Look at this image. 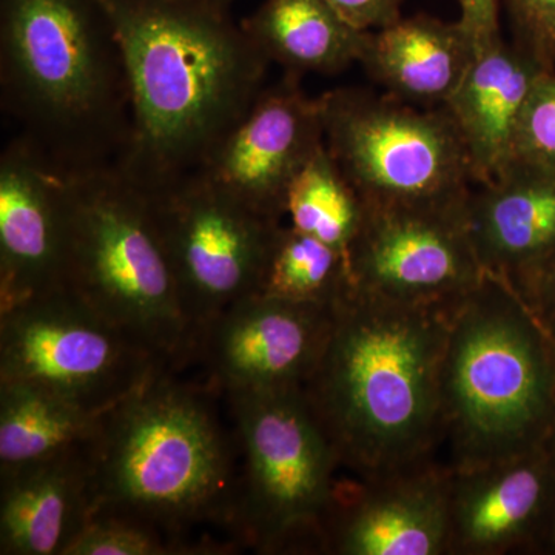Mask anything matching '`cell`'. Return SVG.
I'll return each instance as SVG.
<instances>
[{
	"instance_id": "cell-26",
	"label": "cell",
	"mask_w": 555,
	"mask_h": 555,
	"mask_svg": "<svg viewBox=\"0 0 555 555\" xmlns=\"http://www.w3.org/2000/svg\"><path fill=\"white\" fill-rule=\"evenodd\" d=\"M511 163L555 173V69L545 73L532 90Z\"/></svg>"
},
{
	"instance_id": "cell-11",
	"label": "cell",
	"mask_w": 555,
	"mask_h": 555,
	"mask_svg": "<svg viewBox=\"0 0 555 555\" xmlns=\"http://www.w3.org/2000/svg\"><path fill=\"white\" fill-rule=\"evenodd\" d=\"M366 207L347 255L357 291L401 305L451 306L483 281L466 210Z\"/></svg>"
},
{
	"instance_id": "cell-29",
	"label": "cell",
	"mask_w": 555,
	"mask_h": 555,
	"mask_svg": "<svg viewBox=\"0 0 555 555\" xmlns=\"http://www.w3.org/2000/svg\"><path fill=\"white\" fill-rule=\"evenodd\" d=\"M460 7L459 24L469 35L477 51L488 49L503 39L500 27L502 0H456Z\"/></svg>"
},
{
	"instance_id": "cell-19",
	"label": "cell",
	"mask_w": 555,
	"mask_h": 555,
	"mask_svg": "<svg viewBox=\"0 0 555 555\" xmlns=\"http://www.w3.org/2000/svg\"><path fill=\"white\" fill-rule=\"evenodd\" d=\"M466 229L481 266L511 278L555 254V173L511 163L476 185Z\"/></svg>"
},
{
	"instance_id": "cell-18",
	"label": "cell",
	"mask_w": 555,
	"mask_h": 555,
	"mask_svg": "<svg viewBox=\"0 0 555 555\" xmlns=\"http://www.w3.org/2000/svg\"><path fill=\"white\" fill-rule=\"evenodd\" d=\"M91 514L89 447L0 473L2 555H65Z\"/></svg>"
},
{
	"instance_id": "cell-16",
	"label": "cell",
	"mask_w": 555,
	"mask_h": 555,
	"mask_svg": "<svg viewBox=\"0 0 555 555\" xmlns=\"http://www.w3.org/2000/svg\"><path fill=\"white\" fill-rule=\"evenodd\" d=\"M554 495L555 455L546 447L452 470L448 555L542 554Z\"/></svg>"
},
{
	"instance_id": "cell-27",
	"label": "cell",
	"mask_w": 555,
	"mask_h": 555,
	"mask_svg": "<svg viewBox=\"0 0 555 555\" xmlns=\"http://www.w3.org/2000/svg\"><path fill=\"white\" fill-rule=\"evenodd\" d=\"M514 42L555 68V0H505Z\"/></svg>"
},
{
	"instance_id": "cell-20",
	"label": "cell",
	"mask_w": 555,
	"mask_h": 555,
	"mask_svg": "<svg viewBox=\"0 0 555 555\" xmlns=\"http://www.w3.org/2000/svg\"><path fill=\"white\" fill-rule=\"evenodd\" d=\"M476 54L459 21L415 14L367 31L358 64L383 93L415 107L440 108L459 89Z\"/></svg>"
},
{
	"instance_id": "cell-31",
	"label": "cell",
	"mask_w": 555,
	"mask_h": 555,
	"mask_svg": "<svg viewBox=\"0 0 555 555\" xmlns=\"http://www.w3.org/2000/svg\"><path fill=\"white\" fill-rule=\"evenodd\" d=\"M542 554L555 555V495L551 507L550 524H547L545 539H543Z\"/></svg>"
},
{
	"instance_id": "cell-5",
	"label": "cell",
	"mask_w": 555,
	"mask_h": 555,
	"mask_svg": "<svg viewBox=\"0 0 555 555\" xmlns=\"http://www.w3.org/2000/svg\"><path fill=\"white\" fill-rule=\"evenodd\" d=\"M555 346L505 278L486 273L449 318L440 367V444L452 470L546 447Z\"/></svg>"
},
{
	"instance_id": "cell-15",
	"label": "cell",
	"mask_w": 555,
	"mask_h": 555,
	"mask_svg": "<svg viewBox=\"0 0 555 555\" xmlns=\"http://www.w3.org/2000/svg\"><path fill=\"white\" fill-rule=\"evenodd\" d=\"M451 476L430 459L339 481L320 554L448 555Z\"/></svg>"
},
{
	"instance_id": "cell-22",
	"label": "cell",
	"mask_w": 555,
	"mask_h": 555,
	"mask_svg": "<svg viewBox=\"0 0 555 555\" xmlns=\"http://www.w3.org/2000/svg\"><path fill=\"white\" fill-rule=\"evenodd\" d=\"M105 414L30 383L0 382V473L90 447Z\"/></svg>"
},
{
	"instance_id": "cell-23",
	"label": "cell",
	"mask_w": 555,
	"mask_h": 555,
	"mask_svg": "<svg viewBox=\"0 0 555 555\" xmlns=\"http://www.w3.org/2000/svg\"><path fill=\"white\" fill-rule=\"evenodd\" d=\"M366 208V201L339 169L326 144L287 190L288 225L337 248L346 258L363 225Z\"/></svg>"
},
{
	"instance_id": "cell-21",
	"label": "cell",
	"mask_w": 555,
	"mask_h": 555,
	"mask_svg": "<svg viewBox=\"0 0 555 555\" xmlns=\"http://www.w3.org/2000/svg\"><path fill=\"white\" fill-rule=\"evenodd\" d=\"M241 25L270 64L297 78L337 75L358 64L367 35L327 0H264Z\"/></svg>"
},
{
	"instance_id": "cell-1",
	"label": "cell",
	"mask_w": 555,
	"mask_h": 555,
	"mask_svg": "<svg viewBox=\"0 0 555 555\" xmlns=\"http://www.w3.org/2000/svg\"><path fill=\"white\" fill-rule=\"evenodd\" d=\"M129 78V141L116 160L144 192L198 171L268 86L270 62L225 0H101Z\"/></svg>"
},
{
	"instance_id": "cell-25",
	"label": "cell",
	"mask_w": 555,
	"mask_h": 555,
	"mask_svg": "<svg viewBox=\"0 0 555 555\" xmlns=\"http://www.w3.org/2000/svg\"><path fill=\"white\" fill-rule=\"evenodd\" d=\"M206 546L182 542L155 526L118 516L93 514L65 555H182L206 554Z\"/></svg>"
},
{
	"instance_id": "cell-3",
	"label": "cell",
	"mask_w": 555,
	"mask_h": 555,
	"mask_svg": "<svg viewBox=\"0 0 555 555\" xmlns=\"http://www.w3.org/2000/svg\"><path fill=\"white\" fill-rule=\"evenodd\" d=\"M0 101L62 169L115 164L129 141L130 89L101 0H0Z\"/></svg>"
},
{
	"instance_id": "cell-33",
	"label": "cell",
	"mask_w": 555,
	"mask_h": 555,
	"mask_svg": "<svg viewBox=\"0 0 555 555\" xmlns=\"http://www.w3.org/2000/svg\"><path fill=\"white\" fill-rule=\"evenodd\" d=\"M225 2H229V3H230V2H232V0H225Z\"/></svg>"
},
{
	"instance_id": "cell-17",
	"label": "cell",
	"mask_w": 555,
	"mask_h": 555,
	"mask_svg": "<svg viewBox=\"0 0 555 555\" xmlns=\"http://www.w3.org/2000/svg\"><path fill=\"white\" fill-rule=\"evenodd\" d=\"M553 69L514 40L502 39L477 51L443 105L465 147L474 185L486 184L506 169L532 90Z\"/></svg>"
},
{
	"instance_id": "cell-28",
	"label": "cell",
	"mask_w": 555,
	"mask_h": 555,
	"mask_svg": "<svg viewBox=\"0 0 555 555\" xmlns=\"http://www.w3.org/2000/svg\"><path fill=\"white\" fill-rule=\"evenodd\" d=\"M505 280L555 343V254Z\"/></svg>"
},
{
	"instance_id": "cell-9",
	"label": "cell",
	"mask_w": 555,
	"mask_h": 555,
	"mask_svg": "<svg viewBox=\"0 0 555 555\" xmlns=\"http://www.w3.org/2000/svg\"><path fill=\"white\" fill-rule=\"evenodd\" d=\"M158 357L72 288L0 310V382L43 387L108 412L163 372Z\"/></svg>"
},
{
	"instance_id": "cell-10",
	"label": "cell",
	"mask_w": 555,
	"mask_h": 555,
	"mask_svg": "<svg viewBox=\"0 0 555 555\" xmlns=\"http://www.w3.org/2000/svg\"><path fill=\"white\" fill-rule=\"evenodd\" d=\"M147 196L182 309L198 343L201 332L215 318L258 294L270 247L283 222L244 206L199 171Z\"/></svg>"
},
{
	"instance_id": "cell-13",
	"label": "cell",
	"mask_w": 555,
	"mask_h": 555,
	"mask_svg": "<svg viewBox=\"0 0 555 555\" xmlns=\"http://www.w3.org/2000/svg\"><path fill=\"white\" fill-rule=\"evenodd\" d=\"M324 145L320 101L284 75L218 142L198 170L262 217L283 222L294 179Z\"/></svg>"
},
{
	"instance_id": "cell-2",
	"label": "cell",
	"mask_w": 555,
	"mask_h": 555,
	"mask_svg": "<svg viewBox=\"0 0 555 555\" xmlns=\"http://www.w3.org/2000/svg\"><path fill=\"white\" fill-rule=\"evenodd\" d=\"M454 305H401L352 287L334 306L326 347L302 392L341 467L357 477L434 459Z\"/></svg>"
},
{
	"instance_id": "cell-12",
	"label": "cell",
	"mask_w": 555,
	"mask_h": 555,
	"mask_svg": "<svg viewBox=\"0 0 555 555\" xmlns=\"http://www.w3.org/2000/svg\"><path fill=\"white\" fill-rule=\"evenodd\" d=\"M334 306L255 294L215 318L198 337L208 387L235 393L302 389L331 334Z\"/></svg>"
},
{
	"instance_id": "cell-6",
	"label": "cell",
	"mask_w": 555,
	"mask_h": 555,
	"mask_svg": "<svg viewBox=\"0 0 555 555\" xmlns=\"http://www.w3.org/2000/svg\"><path fill=\"white\" fill-rule=\"evenodd\" d=\"M65 287L175 371L195 353L152 203L115 164L67 170Z\"/></svg>"
},
{
	"instance_id": "cell-24",
	"label": "cell",
	"mask_w": 555,
	"mask_h": 555,
	"mask_svg": "<svg viewBox=\"0 0 555 555\" xmlns=\"http://www.w3.org/2000/svg\"><path fill=\"white\" fill-rule=\"evenodd\" d=\"M352 287L349 261L341 251L292 225L278 228L258 294L335 306Z\"/></svg>"
},
{
	"instance_id": "cell-8",
	"label": "cell",
	"mask_w": 555,
	"mask_h": 555,
	"mask_svg": "<svg viewBox=\"0 0 555 555\" xmlns=\"http://www.w3.org/2000/svg\"><path fill=\"white\" fill-rule=\"evenodd\" d=\"M324 144L366 204L466 210L469 160L447 109L363 87L318 96Z\"/></svg>"
},
{
	"instance_id": "cell-14",
	"label": "cell",
	"mask_w": 555,
	"mask_h": 555,
	"mask_svg": "<svg viewBox=\"0 0 555 555\" xmlns=\"http://www.w3.org/2000/svg\"><path fill=\"white\" fill-rule=\"evenodd\" d=\"M67 170L17 134L0 155V310L67 283Z\"/></svg>"
},
{
	"instance_id": "cell-30",
	"label": "cell",
	"mask_w": 555,
	"mask_h": 555,
	"mask_svg": "<svg viewBox=\"0 0 555 555\" xmlns=\"http://www.w3.org/2000/svg\"><path fill=\"white\" fill-rule=\"evenodd\" d=\"M352 27L377 31L403 17L404 0H327Z\"/></svg>"
},
{
	"instance_id": "cell-32",
	"label": "cell",
	"mask_w": 555,
	"mask_h": 555,
	"mask_svg": "<svg viewBox=\"0 0 555 555\" xmlns=\"http://www.w3.org/2000/svg\"><path fill=\"white\" fill-rule=\"evenodd\" d=\"M555 346V343H554ZM546 448L555 455V363H554V382H553V411H551L550 437H547Z\"/></svg>"
},
{
	"instance_id": "cell-7",
	"label": "cell",
	"mask_w": 555,
	"mask_h": 555,
	"mask_svg": "<svg viewBox=\"0 0 555 555\" xmlns=\"http://www.w3.org/2000/svg\"><path fill=\"white\" fill-rule=\"evenodd\" d=\"M243 456L232 525L261 554H320L341 466L302 389L225 397Z\"/></svg>"
},
{
	"instance_id": "cell-4",
	"label": "cell",
	"mask_w": 555,
	"mask_h": 555,
	"mask_svg": "<svg viewBox=\"0 0 555 555\" xmlns=\"http://www.w3.org/2000/svg\"><path fill=\"white\" fill-rule=\"evenodd\" d=\"M214 393L166 371L109 409L89 447L93 514L134 518L182 542L195 526L230 528L238 447Z\"/></svg>"
}]
</instances>
